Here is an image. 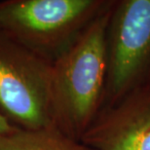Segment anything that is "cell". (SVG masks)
<instances>
[{"label": "cell", "mask_w": 150, "mask_h": 150, "mask_svg": "<svg viewBox=\"0 0 150 150\" xmlns=\"http://www.w3.org/2000/svg\"><path fill=\"white\" fill-rule=\"evenodd\" d=\"M113 0L52 62L51 116L53 127L81 140L103 105L106 34Z\"/></svg>", "instance_id": "cell-1"}, {"label": "cell", "mask_w": 150, "mask_h": 150, "mask_svg": "<svg viewBox=\"0 0 150 150\" xmlns=\"http://www.w3.org/2000/svg\"><path fill=\"white\" fill-rule=\"evenodd\" d=\"M109 0H5L0 31L53 62L101 13Z\"/></svg>", "instance_id": "cell-2"}, {"label": "cell", "mask_w": 150, "mask_h": 150, "mask_svg": "<svg viewBox=\"0 0 150 150\" xmlns=\"http://www.w3.org/2000/svg\"><path fill=\"white\" fill-rule=\"evenodd\" d=\"M106 54L103 108L150 85V0H113Z\"/></svg>", "instance_id": "cell-3"}, {"label": "cell", "mask_w": 150, "mask_h": 150, "mask_svg": "<svg viewBox=\"0 0 150 150\" xmlns=\"http://www.w3.org/2000/svg\"><path fill=\"white\" fill-rule=\"evenodd\" d=\"M52 62L0 31V114L16 128L53 127Z\"/></svg>", "instance_id": "cell-4"}, {"label": "cell", "mask_w": 150, "mask_h": 150, "mask_svg": "<svg viewBox=\"0 0 150 150\" xmlns=\"http://www.w3.org/2000/svg\"><path fill=\"white\" fill-rule=\"evenodd\" d=\"M81 142L95 150H150V85L101 109Z\"/></svg>", "instance_id": "cell-5"}, {"label": "cell", "mask_w": 150, "mask_h": 150, "mask_svg": "<svg viewBox=\"0 0 150 150\" xmlns=\"http://www.w3.org/2000/svg\"><path fill=\"white\" fill-rule=\"evenodd\" d=\"M0 150H95L55 127L0 134Z\"/></svg>", "instance_id": "cell-6"}, {"label": "cell", "mask_w": 150, "mask_h": 150, "mask_svg": "<svg viewBox=\"0 0 150 150\" xmlns=\"http://www.w3.org/2000/svg\"><path fill=\"white\" fill-rule=\"evenodd\" d=\"M18 128L12 125L2 114H0V134L12 133V132H14Z\"/></svg>", "instance_id": "cell-7"}]
</instances>
